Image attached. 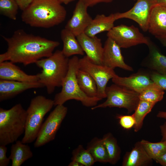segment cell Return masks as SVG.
Instances as JSON below:
<instances>
[{
    "mask_svg": "<svg viewBox=\"0 0 166 166\" xmlns=\"http://www.w3.org/2000/svg\"><path fill=\"white\" fill-rule=\"evenodd\" d=\"M7 42V51L0 55V63L10 61L24 65L35 63L50 56L59 42L28 34L22 29L15 30L10 37L2 36Z\"/></svg>",
    "mask_w": 166,
    "mask_h": 166,
    "instance_id": "obj_1",
    "label": "cell"
},
{
    "mask_svg": "<svg viewBox=\"0 0 166 166\" xmlns=\"http://www.w3.org/2000/svg\"><path fill=\"white\" fill-rule=\"evenodd\" d=\"M66 11L58 0H34L21 14L22 21L35 27L49 28L65 19Z\"/></svg>",
    "mask_w": 166,
    "mask_h": 166,
    "instance_id": "obj_2",
    "label": "cell"
},
{
    "mask_svg": "<svg viewBox=\"0 0 166 166\" xmlns=\"http://www.w3.org/2000/svg\"><path fill=\"white\" fill-rule=\"evenodd\" d=\"M69 59L61 50H57L50 56L35 62L42 69L41 72L37 74L38 81L46 88L48 94L53 93L56 87L61 86L68 71Z\"/></svg>",
    "mask_w": 166,
    "mask_h": 166,
    "instance_id": "obj_3",
    "label": "cell"
},
{
    "mask_svg": "<svg viewBox=\"0 0 166 166\" xmlns=\"http://www.w3.org/2000/svg\"><path fill=\"white\" fill-rule=\"evenodd\" d=\"M79 59L76 56L69 59L68 69L62 83L61 90L55 95L53 99L55 106L63 105L67 101L74 99L80 101L85 106L92 107L102 100L97 97H88L80 88L76 78Z\"/></svg>",
    "mask_w": 166,
    "mask_h": 166,
    "instance_id": "obj_4",
    "label": "cell"
},
{
    "mask_svg": "<svg viewBox=\"0 0 166 166\" xmlns=\"http://www.w3.org/2000/svg\"><path fill=\"white\" fill-rule=\"evenodd\" d=\"M26 111L18 103L9 109L0 108V145L15 142L24 133Z\"/></svg>",
    "mask_w": 166,
    "mask_h": 166,
    "instance_id": "obj_5",
    "label": "cell"
},
{
    "mask_svg": "<svg viewBox=\"0 0 166 166\" xmlns=\"http://www.w3.org/2000/svg\"><path fill=\"white\" fill-rule=\"evenodd\" d=\"M54 105L53 100L38 95L31 100L26 111V128L21 140L29 144L35 140L43 124L44 117Z\"/></svg>",
    "mask_w": 166,
    "mask_h": 166,
    "instance_id": "obj_6",
    "label": "cell"
},
{
    "mask_svg": "<svg viewBox=\"0 0 166 166\" xmlns=\"http://www.w3.org/2000/svg\"><path fill=\"white\" fill-rule=\"evenodd\" d=\"M106 100L101 104L91 107L92 110L106 107L126 109L128 113L134 111L140 101L139 93L123 86L113 84L107 87Z\"/></svg>",
    "mask_w": 166,
    "mask_h": 166,
    "instance_id": "obj_7",
    "label": "cell"
},
{
    "mask_svg": "<svg viewBox=\"0 0 166 166\" xmlns=\"http://www.w3.org/2000/svg\"><path fill=\"white\" fill-rule=\"evenodd\" d=\"M43 123L34 144L35 148L41 147L53 140L68 112L63 105L56 106Z\"/></svg>",
    "mask_w": 166,
    "mask_h": 166,
    "instance_id": "obj_8",
    "label": "cell"
},
{
    "mask_svg": "<svg viewBox=\"0 0 166 166\" xmlns=\"http://www.w3.org/2000/svg\"><path fill=\"white\" fill-rule=\"evenodd\" d=\"M107 36L121 48H127L140 44L148 46L150 42L138 28L133 25L121 24L114 26L108 32Z\"/></svg>",
    "mask_w": 166,
    "mask_h": 166,
    "instance_id": "obj_9",
    "label": "cell"
},
{
    "mask_svg": "<svg viewBox=\"0 0 166 166\" xmlns=\"http://www.w3.org/2000/svg\"><path fill=\"white\" fill-rule=\"evenodd\" d=\"M79 68L89 73L95 81L97 89V97L101 99L106 98L107 84L110 79L117 75L114 69L94 63L86 56L79 59Z\"/></svg>",
    "mask_w": 166,
    "mask_h": 166,
    "instance_id": "obj_10",
    "label": "cell"
},
{
    "mask_svg": "<svg viewBox=\"0 0 166 166\" xmlns=\"http://www.w3.org/2000/svg\"><path fill=\"white\" fill-rule=\"evenodd\" d=\"M155 5V0H137L129 10L115 13V19L117 20L125 18L133 20L138 24L144 31H147L151 12Z\"/></svg>",
    "mask_w": 166,
    "mask_h": 166,
    "instance_id": "obj_11",
    "label": "cell"
},
{
    "mask_svg": "<svg viewBox=\"0 0 166 166\" xmlns=\"http://www.w3.org/2000/svg\"><path fill=\"white\" fill-rule=\"evenodd\" d=\"M85 0H79L75 6L71 18L65 28L71 32L76 37L84 33L93 18L88 13Z\"/></svg>",
    "mask_w": 166,
    "mask_h": 166,
    "instance_id": "obj_12",
    "label": "cell"
},
{
    "mask_svg": "<svg viewBox=\"0 0 166 166\" xmlns=\"http://www.w3.org/2000/svg\"><path fill=\"white\" fill-rule=\"evenodd\" d=\"M121 48L113 40L108 38L103 46L102 65L113 69L119 67L133 71L132 68L125 62Z\"/></svg>",
    "mask_w": 166,
    "mask_h": 166,
    "instance_id": "obj_13",
    "label": "cell"
},
{
    "mask_svg": "<svg viewBox=\"0 0 166 166\" xmlns=\"http://www.w3.org/2000/svg\"><path fill=\"white\" fill-rule=\"evenodd\" d=\"M86 56L93 63L102 65L103 46L96 36L90 37L83 33L76 37Z\"/></svg>",
    "mask_w": 166,
    "mask_h": 166,
    "instance_id": "obj_14",
    "label": "cell"
},
{
    "mask_svg": "<svg viewBox=\"0 0 166 166\" xmlns=\"http://www.w3.org/2000/svg\"><path fill=\"white\" fill-rule=\"evenodd\" d=\"M44 87L38 81L24 82L0 80V101L11 99L29 89Z\"/></svg>",
    "mask_w": 166,
    "mask_h": 166,
    "instance_id": "obj_15",
    "label": "cell"
},
{
    "mask_svg": "<svg viewBox=\"0 0 166 166\" xmlns=\"http://www.w3.org/2000/svg\"><path fill=\"white\" fill-rule=\"evenodd\" d=\"M148 31L158 39L166 37V7L156 5L152 8Z\"/></svg>",
    "mask_w": 166,
    "mask_h": 166,
    "instance_id": "obj_16",
    "label": "cell"
},
{
    "mask_svg": "<svg viewBox=\"0 0 166 166\" xmlns=\"http://www.w3.org/2000/svg\"><path fill=\"white\" fill-rule=\"evenodd\" d=\"M115 84L123 86L139 93L154 83L150 75L138 73L128 77H122L117 75L112 79Z\"/></svg>",
    "mask_w": 166,
    "mask_h": 166,
    "instance_id": "obj_17",
    "label": "cell"
},
{
    "mask_svg": "<svg viewBox=\"0 0 166 166\" xmlns=\"http://www.w3.org/2000/svg\"><path fill=\"white\" fill-rule=\"evenodd\" d=\"M0 79L24 82H36L38 81V74L29 75L9 61L0 63Z\"/></svg>",
    "mask_w": 166,
    "mask_h": 166,
    "instance_id": "obj_18",
    "label": "cell"
},
{
    "mask_svg": "<svg viewBox=\"0 0 166 166\" xmlns=\"http://www.w3.org/2000/svg\"><path fill=\"white\" fill-rule=\"evenodd\" d=\"M152 159L149 156L140 141L136 142L129 152L123 157L122 166H147L152 164Z\"/></svg>",
    "mask_w": 166,
    "mask_h": 166,
    "instance_id": "obj_19",
    "label": "cell"
},
{
    "mask_svg": "<svg viewBox=\"0 0 166 166\" xmlns=\"http://www.w3.org/2000/svg\"><path fill=\"white\" fill-rule=\"evenodd\" d=\"M116 20L115 13L108 16L97 14L93 19L84 33L90 37H94L102 32H108L114 26V23Z\"/></svg>",
    "mask_w": 166,
    "mask_h": 166,
    "instance_id": "obj_20",
    "label": "cell"
},
{
    "mask_svg": "<svg viewBox=\"0 0 166 166\" xmlns=\"http://www.w3.org/2000/svg\"><path fill=\"white\" fill-rule=\"evenodd\" d=\"M60 34L63 43L61 51L65 57H69L76 55H84V52L77 37L71 32L64 28L61 30Z\"/></svg>",
    "mask_w": 166,
    "mask_h": 166,
    "instance_id": "obj_21",
    "label": "cell"
},
{
    "mask_svg": "<svg viewBox=\"0 0 166 166\" xmlns=\"http://www.w3.org/2000/svg\"><path fill=\"white\" fill-rule=\"evenodd\" d=\"M33 156L29 145L17 140L11 147L9 158L11 160L12 166H20Z\"/></svg>",
    "mask_w": 166,
    "mask_h": 166,
    "instance_id": "obj_22",
    "label": "cell"
},
{
    "mask_svg": "<svg viewBox=\"0 0 166 166\" xmlns=\"http://www.w3.org/2000/svg\"><path fill=\"white\" fill-rule=\"evenodd\" d=\"M148 46L149 54L147 66L159 73L166 75V56L151 42Z\"/></svg>",
    "mask_w": 166,
    "mask_h": 166,
    "instance_id": "obj_23",
    "label": "cell"
},
{
    "mask_svg": "<svg viewBox=\"0 0 166 166\" xmlns=\"http://www.w3.org/2000/svg\"><path fill=\"white\" fill-rule=\"evenodd\" d=\"M76 78L81 89L87 96L91 97H97V84L89 73L79 69L76 73Z\"/></svg>",
    "mask_w": 166,
    "mask_h": 166,
    "instance_id": "obj_24",
    "label": "cell"
},
{
    "mask_svg": "<svg viewBox=\"0 0 166 166\" xmlns=\"http://www.w3.org/2000/svg\"><path fill=\"white\" fill-rule=\"evenodd\" d=\"M95 162L109 163L108 153L102 138H93L87 144L86 148Z\"/></svg>",
    "mask_w": 166,
    "mask_h": 166,
    "instance_id": "obj_25",
    "label": "cell"
},
{
    "mask_svg": "<svg viewBox=\"0 0 166 166\" xmlns=\"http://www.w3.org/2000/svg\"><path fill=\"white\" fill-rule=\"evenodd\" d=\"M102 139L107 150L109 158V163L115 164L119 160L121 150L116 139L110 132L105 134Z\"/></svg>",
    "mask_w": 166,
    "mask_h": 166,
    "instance_id": "obj_26",
    "label": "cell"
},
{
    "mask_svg": "<svg viewBox=\"0 0 166 166\" xmlns=\"http://www.w3.org/2000/svg\"><path fill=\"white\" fill-rule=\"evenodd\" d=\"M155 104L154 103L140 100L132 114L135 120V124L133 128L135 132H138L142 128L145 117L151 112Z\"/></svg>",
    "mask_w": 166,
    "mask_h": 166,
    "instance_id": "obj_27",
    "label": "cell"
},
{
    "mask_svg": "<svg viewBox=\"0 0 166 166\" xmlns=\"http://www.w3.org/2000/svg\"><path fill=\"white\" fill-rule=\"evenodd\" d=\"M164 94V90L154 83L140 93L139 98L140 100L156 104L163 99Z\"/></svg>",
    "mask_w": 166,
    "mask_h": 166,
    "instance_id": "obj_28",
    "label": "cell"
},
{
    "mask_svg": "<svg viewBox=\"0 0 166 166\" xmlns=\"http://www.w3.org/2000/svg\"><path fill=\"white\" fill-rule=\"evenodd\" d=\"M140 142L149 156L153 160L166 151V141L152 142L142 139Z\"/></svg>",
    "mask_w": 166,
    "mask_h": 166,
    "instance_id": "obj_29",
    "label": "cell"
},
{
    "mask_svg": "<svg viewBox=\"0 0 166 166\" xmlns=\"http://www.w3.org/2000/svg\"><path fill=\"white\" fill-rule=\"evenodd\" d=\"M71 160L78 162L83 166H91L96 162L89 151L82 145H79L73 151Z\"/></svg>",
    "mask_w": 166,
    "mask_h": 166,
    "instance_id": "obj_30",
    "label": "cell"
},
{
    "mask_svg": "<svg viewBox=\"0 0 166 166\" xmlns=\"http://www.w3.org/2000/svg\"><path fill=\"white\" fill-rule=\"evenodd\" d=\"M18 8L15 0H0V14L12 20H16Z\"/></svg>",
    "mask_w": 166,
    "mask_h": 166,
    "instance_id": "obj_31",
    "label": "cell"
},
{
    "mask_svg": "<svg viewBox=\"0 0 166 166\" xmlns=\"http://www.w3.org/2000/svg\"><path fill=\"white\" fill-rule=\"evenodd\" d=\"M117 118L119 120L120 125L125 129L128 130L133 128L135 124V120L132 114L118 115L117 116Z\"/></svg>",
    "mask_w": 166,
    "mask_h": 166,
    "instance_id": "obj_32",
    "label": "cell"
},
{
    "mask_svg": "<svg viewBox=\"0 0 166 166\" xmlns=\"http://www.w3.org/2000/svg\"><path fill=\"white\" fill-rule=\"evenodd\" d=\"M151 79L156 84L164 90H166V75L156 71L150 74Z\"/></svg>",
    "mask_w": 166,
    "mask_h": 166,
    "instance_id": "obj_33",
    "label": "cell"
},
{
    "mask_svg": "<svg viewBox=\"0 0 166 166\" xmlns=\"http://www.w3.org/2000/svg\"><path fill=\"white\" fill-rule=\"evenodd\" d=\"M7 147L6 145H0V166H7L10 159L6 156Z\"/></svg>",
    "mask_w": 166,
    "mask_h": 166,
    "instance_id": "obj_34",
    "label": "cell"
},
{
    "mask_svg": "<svg viewBox=\"0 0 166 166\" xmlns=\"http://www.w3.org/2000/svg\"><path fill=\"white\" fill-rule=\"evenodd\" d=\"M34 0H15L19 8L22 11L26 9Z\"/></svg>",
    "mask_w": 166,
    "mask_h": 166,
    "instance_id": "obj_35",
    "label": "cell"
},
{
    "mask_svg": "<svg viewBox=\"0 0 166 166\" xmlns=\"http://www.w3.org/2000/svg\"><path fill=\"white\" fill-rule=\"evenodd\" d=\"M88 7H92L101 2L109 3L113 0H85Z\"/></svg>",
    "mask_w": 166,
    "mask_h": 166,
    "instance_id": "obj_36",
    "label": "cell"
},
{
    "mask_svg": "<svg viewBox=\"0 0 166 166\" xmlns=\"http://www.w3.org/2000/svg\"><path fill=\"white\" fill-rule=\"evenodd\" d=\"M162 166H166V151L155 160Z\"/></svg>",
    "mask_w": 166,
    "mask_h": 166,
    "instance_id": "obj_37",
    "label": "cell"
},
{
    "mask_svg": "<svg viewBox=\"0 0 166 166\" xmlns=\"http://www.w3.org/2000/svg\"><path fill=\"white\" fill-rule=\"evenodd\" d=\"M162 136L161 140L166 141V121L160 126Z\"/></svg>",
    "mask_w": 166,
    "mask_h": 166,
    "instance_id": "obj_38",
    "label": "cell"
},
{
    "mask_svg": "<svg viewBox=\"0 0 166 166\" xmlns=\"http://www.w3.org/2000/svg\"><path fill=\"white\" fill-rule=\"evenodd\" d=\"M156 117L160 118L166 120V111H159L156 115Z\"/></svg>",
    "mask_w": 166,
    "mask_h": 166,
    "instance_id": "obj_39",
    "label": "cell"
},
{
    "mask_svg": "<svg viewBox=\"0 0 166 166\" xmlns=\"http://www.w3.org/2000/svg\"><path fill=\"white\" fill-rule=\"evenodd\" d=\"M155 2L156 5H161L166 7V0H155Z\"/></svg>",
    "mask_w": 166,
    "mask_h": 166,
    "instance_id": "obj_40",
    "label": "cell"
},
{
    "mask_svg": "<svg viewBox=\"0 0 166 166\" xmlns=\"http://www.w3.org/2000/svg\"><path fill=\"white\" fill-rule=\"evenodd\" d=\"M68 166H83L81 163L76 161L72 160L69 163Z\"/></svg>",
    "mask_w": 166,
    "mask_h": 166,
    "instance_id": "obj_41",
    "label": "cell"
},
{
    "mask_svg": "<svg viewBox=\"0 0 166 166\" xmlns=\"http://www.w3.org/2000/svg\"><path fill=\"white\" fill-rule=\"evenodd\" d=\"M158 39L164 46L166 47V37L159 38Z\"/></svg>",
    "mask_w": 166,
    "mask_h": 166,
    "instance_id": "obj_42",
    "label": "cell"
},
{
    "mask_svg": "<svg viewBox=\"0 0 166 166\" xmlns=\"http://www.w3.org/2000/svg\"><path fill=\"white\" fill-rule=\"evenodd\" d=\"M61 3L68 4L69 3L74 1L75 0H58Z\"/></svg>",
    "mask_w": 166,
    "mask_h": 166,
    "instance_id": "obj_43",
    "label": "cell"
},
{
    "mask_svg": "<svg viewBox=\"0 0 166 166\" xmlns=\"http://www.w3.org/2000/svg\"></svg>",
    "mask_w": 166,
    "mask_h": 166,
    "instance_id": "obj_44",
    "label": "cell"
}]
</instances>
